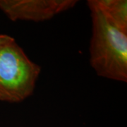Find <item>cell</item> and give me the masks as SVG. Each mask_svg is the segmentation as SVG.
<instances>
[{
  "mask_svg": "<svg viewBox=\"0 0 127 127\" xmlns=\"http://www.w3.org/2000/svg\"><path fill=\"white\" fill-rule=\"evenodd\" d=\"M76 0H0V9L11 21H43L73 8Z\"/></svg>",
  "mask_w": 127,
  "mask_h": 127,
  "instance_id": "3957f363",
  "label": "cell"
},
{
  "mask_svg": "<svg viewBox=\"0 0 127 127\" xmlns=\"http://www.w3.org/2000/svg\"><path fill=\"white\" fill-rule=\"evenodd\" d=\"M13 40L14 38L12 37L6 35H0V47Z\"/></svg>",
  "mask_w": 127,
  "mask_h": 127,
  "instance_id": "5b68a950",
  "label": "cell"
},
{
  "mask_svg": "<svg viewBox=\"0 0 127 127\" xmlns=\"http://www.w3.org/2000/svg\"><path fill=\"white\" fill-rule=\"evenodd\" d=\"M40 71L14 39L1 46L0 100L15 103L31 96Z\"/></svg>",
  "mask_w": 127,
  "mask_h": 127,
  "instance_id": "7a4b0ae2",
  "label": "cell"
},
{
  "mask_svg": "<svg viewBox=\"0 0 127 127\" xmlns=\"http://www.w3.org/2000/svg\"><path fill=\"white\" fill-rule=\"evenodd\" d=\"M97 4L109 21L127 32V0H96Z\"/></svg>",
  "mask_w": 127,
  "mask_h": 127,
  "instance_id": "277c9868",
  "label": "cell"
},
{
  "mask_svg": "<svg viewBox=\"0 0 127 127\" xmlns=\"http://www.w3.org/2000/svg\"><path fill=\"white\" fill-rule=\"evenodd\" d=\"M92 19L90 62L98 76L127 81V32L104 16L96 0L88 1Z\"/></svg>",
  "mask_w": 127,
  "mask_h": 127,
  "instance_id": "6da1fadb",
  "label": "cell"
}]
</instances>
